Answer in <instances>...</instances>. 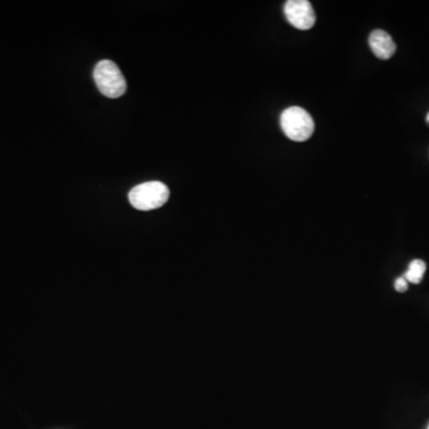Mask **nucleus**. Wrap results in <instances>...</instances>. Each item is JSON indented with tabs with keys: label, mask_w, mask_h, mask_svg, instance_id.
<instances>
[{
	"label": "nucleus",
	"mask_w": 429,
	"mask_h": 429,
	"mask_svg": "<svg viewBox=\"0 0 429 429\" xmlns=\"http://www.w3.org/2000/svg\"><path fill=\"white\" fill-rule=\"evenodd\" d=\"M93 78L100 93L107 98L116 99L127 91V83L121 69L110 60L98 62L93 72Z\"/></svg>",
	"instance_id": "obj_1"
},
{
	"label": "nucleus",
	"mask_w": 429,
	"mask_h": 429,
	"mask_svg": "<svg viewBox=\"0 0 429 429\" xmlns=\"http://www.w3.org/2000/svg\"><path fill=\"white\" fill-rule=\"evenodd\" d=\"M280 126L284 134L296 142L307 141L315 129L314 119L310 114L298 107H289L282 114Z\"/></svg>",
	"instance_id": "obj_2"
},
{
	"label": "nucleus",
	"mask_w": 429,
	"mask_h": 429,
	"mask_svg": "<svg viewBox=\"0 0 429 429\" xmlns=\"http://www.w3.org/2000/svg\"><path fill=\"white\" fill-rule=\"evenodd\" d=\"M169 191L160 181H150L135 186L129 192V202L138 210L150 211L161 207L169 200Z\"/></svg>",
	"instance_id": "obj_3"
},
{
	"label": "nucleus",
	"mask_w": 429,
	"mask_h": 429,
	"mask_svg": "<svg viewBox=\"0 0 429 429\" xmlns=\"http://www.w3.org/2000/svg\"><path fill=\"white\" fill-rule=\"evenodd\" d=\"M284 13L289 23L299 30H309L316 22L314 8L308 0H289L284 6Z\"/></svg>",
	"instance_id": "obj_4"
},
{
	"label": "nucleus",
	"mask_w": 429,
	"mask_h": 429,
	"mask_svg": "<svg viewBox=\"0 0 429 429\" xmlns=\"http://www.w3.org/2000/svg\"><path fill=\"white\" fill-rule=\"evenodd\" d=\"M368 44L372 53L380 60L392 58L396 52V44L390 35L384 30L372 31L368 37Z\"/></svg>",
	"instance_id": "obj_5"
},
{
	"label": "nucleus",
	"mask_w": 429,
	"mask_h": 429,
	"mask_svg": "<svg viewBox=\"0 0 429 429\" xmlns=\"http://www.w3.org/2000/svg\"><path fill=\"white\" fill-rule=\"evenodd\" d=\"M425 262L423 260H413L409 264V268L408 271L404 273L403 278L408 282V283L420 284L421 280L423 279L425 272Z\"/></svg>",
	"instance_id": "obj_6"
},
{
	"label": "nucleus",
	"mask_w": 429,
	"mask_h": 429,
	"mask_svg": "<svg viewBox=\"0 0 429 429\" xmlns=\"http://www.w3.org/2000/svg\"><path fill=\"white\" fill-rule=\"evenodd\" d=\"M396 291L404 292L408 289V282L403 277H399L395 282Z\"/></svg>",
	"instance_id": "obj_7"
},
{
	"label": "nucleus",
	"mask_w": 429,
	"mask_h": 429,
	"mask_svg": "<svg viewBox=\"0 0 429 429\" xmlns=\"http://www.w3.org/2000/svg\"><path fill=\"white\" fill-rule=\"evenodd\" d=\"M427 123H428V124H429V114H428V115H427Z\"/></svg>",
	"instance_id": "obj_8"
},
{
	"label": "nucleus",
	"mask_w": 429,
	"mask_h": 429,
	"mask_svg": "<svg viewBox=\"0 0 429 429\" xmlns=\"http://www.w3.org/2000/svg\"><path fill=\"white\" fill-rule=\"evenodd\" d=\"M427 429H429V425H428V427H427Z\"/></svg>",
	"instance_id": "obj_9"
}]
</instances>
